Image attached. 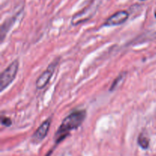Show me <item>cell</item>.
Listing matches in <instances>:
<instances>
[{"instance_id":"6da1fadb","label":"cell","mask_w":156,"mask_h":156,"mask_svg":"<svg viewBox=\"0 0 156 156\" xmlns=\"http://www.w3.org/2000/svg\"><path fill=\"white\" fill-rule=\"evenodd\" d=\"M86 117L85 110H76L63 119L54 136L56 144L63 141L73 130L78 129Z\"/></svg>"},{"instance_id":"7a4b0ae2","label":"cell","mask_w":156,"mask_h":156,"mask_svg":"<svg viewBox=\"0 0 156 156\" xmlns=\"http://www.w3.org/2000/svg\"><path fill=\"white\" fill-rule=\"evenodd\" d=\"M18 67H19V61L18 59H15L2 73L1 76H0V91L1 92H2L6 88H8L9 85L15 80L17 73H18Z\"/></svg>"},{"instance_id":"3957f363","label":"cell","mask_w":156,"mask_h":156,"mask_svg":"<svg viewBox=\"0 0 156 156\" xmlns=\"http://www.w3.org/2000/svg\"><path fill=\"white\" fill-rule=\"evenodd\" d=\"M98 8V2H92L91 3H90L88 6L84 8L82 11L73 15L71 20L72 25H79V24L88 21L90 18L94 16Z\"/></svg>"},{"instance_id":"277c9868","label":"cell","mask_w":156,"mask_h":156,"mask_svg":"<svg viewBox=\"0 0 156 156\" xmlns=\"http://www.w3.org/2000/svg\"><path fill=\"white\" fill-rule=\"evenodd\" d=\"M59 59H54L50 65L47 66V68L46 69L45 71L41 75V76L38 77V79L36 81V88L37 89H43L44 88H45L47 86V85L48 84V82H50V79L53 76V73H54L55 69H56V66H57L58 63H59Z\"/></svg>"},{"instance_id":"5b68a950","label":"cell","mask_w":156,"mask_h":156,"mask_svg":"<svg viewBox=\"0 0 156 156\" xmlns=\"http://www.w3.org/2000/svg\"><path fill=\"white\" fill-rule=\"evenodd\" d=\"M129 18V13L126 11L122 10L118 11L110 16L104 23L103 26L105 27H113V26H118L126 22Z\"/></svg>"},{"instance_id":"8992f818","label":"cell","mask_w":156,"mask_h":156,"mask_svg":"<svg viewBox=\"0 0 156 156\" xmlns=\"http://www.w3.org/2000/svg\"><path fill=\"white\" fill-rule=\"evenodd\" d=\"M50 124H51V119L49 118L46 120L44 123L41 124V126L37 129L34 133L31 136V142L35 144L40 143L45 139L47 136L49 130H50Z\"/></svg>"},{"instance_id":"52a82bcc","label":"cell","mask_w":156,"mask_h":156,"mask_svg":"<svg viewBox=\"0 0 156 156\" xmlns=\"http://www.w3.org/2000/svg\"><path fill=\"white\" fill-rule=\"evenodd\" d=\"M137 143L140 147H141L143 149H147L149 146V140L146 136H145L143 133H140L138 136Z\"/></svg>"},{"instance_id":"ba28073f","label":"cell","mask_w":156,"mask_h":156,"mask_svg":"<svg viewBox=\"0 0 156 156\" xmlns=\"http://www.w3.org/2000/svg\"><path fill=\"white\" fill-rule=\"evenodd\" d=\"M126 73H120V74L115 79H114V82H113L112 85H111V88H110V91H114V90H115L116 88L120 85V83L124 80L125 78H126Z\"/></svg>"},{"instance_id":"9c48e42d","label":"cell","mask_w":156,"mask_h":156,"mask_svg":"<svg viewBox=\"0 0 156 156\" xmlns=\"http://www.w3.org/2000/svg\"><path fill=\"white\" fill-rule=\"evenodd\" d=\"M1 123H2V124L3 125V126L9 127V126H10L11 125H12V120H11V119L9 118V117H4V116H2V117H1Z\"/></svg>"},{"instance_id":"30bf717a","label":"cell","mask_w":156,"mask_h":156,"mask_svg":"<svg viewBox=\"0 0 156 156\" xmlns=\"http://www.w3.org/2000/svg\"><path fill=\"white\" fill-rule=\"evenodd\" d=\"M140 1H145V0H140Z\"/></svg>"}]
</instances>
